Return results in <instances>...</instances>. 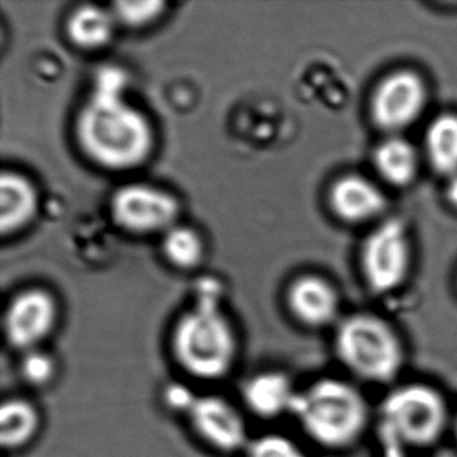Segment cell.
I'll use <instances>...</instances> for the list:
<instances>
[{
	"instance_id": "5",
	"label": "cell",
	"mask_w": 457,
	"mask_h": 457,
	"mask_svg": "<svg viewBox=\"0 0 457 457\" xmlns=\"http://www.w3.org/2000/svg\"><path fill=\"white\" fill-rule=\"evenodd\" d=\"M334 346L345 368L366 381H392L405 361L400 336L389 323L370 314H355L342 320Z\"/></svg>"
},
{
	"instance_id": "18",
	"label": "cell",
	"mask_w": 457,
	"mask_h": 457,
	"mask_svg": "<svg viewBox=\"0 0 457 457\" xmlns=\"http://www.w3.org/2000/svg\"><path fill=\"white\" fill-rule=\"evenodd\" d=\"M425 145L430 164L437 172L457 175V116H438L428 128Z\"/></svg>"
},
{
	"instance_id": "12",
	"label": "cell",
	"mask_w": 457,
	"mask_h": 457,
	"mask_svg": "<svg viewBox=\"0 0 457 457\" xmlns=\"http://www.w3.org/2000/svg\"><path fill=\"white\" fill-rule=\"evenodd\" d=\"M288 312L307 328H323L337 320L339 299L322 278L302 277L287 291Z\"/></svg>"
},
{
	"instance_id": "10",
	"label": "cell",
	"mask_w": 457,
	"mask_h": 457,
	"mask_svg": "<svg viewBox=\"0 0 457 457\" xmlns=\"http://www.w3.org/2000/svg\"><path fill=\"white\" fill-rule=\"evenodd\" d=\"M427 101L424 82L411 71H398L379 84L371 103L374 121L387 132H397L416 121Z\"/></svg>"
},
{
	"instance_id": "1",
	"label": "cell",
	"mask_w": 457,
	"mask_h": 457,
	"mask_svg": "<svg viewBox=\"0 0 457 457\" xmlns=\"http://www.w3.org/2000/svg\"><path fill=\"white\" fill-rule=\"evenodd\" d=\"M170 357L189 378L213 382L226 378L237 365L240 337L216 298H200L173 323Z\"/></svg>"
},
{
	"instance_id": "25",
	"label": "cell",
	"mask_w": 457,
	"mask_h": 457,
	"mask_svg": "<svg viewBox=\"0 0 457 457\" xmlns=\"http://www.w3.org/2000/svg\"><path fill=\"white\" fill-rule=\"evenodd\" d=\"M381 457H411V452L397 446L384 445Z\"/></svg>"
},
{
	"instance_id": "14",
	"label": "cell",
	"mask_w": 457,
	"mask_h": 457,
	"mask_svg": "<svg viewBox=\"0 0 457 457\" xmlns=\"http://www.w3.org/2000/svg\"><path fill=\"white\" fill-rule=\"evenodd\" d=\"M38 405L23 395H10L0 405V444L4 451H22L36 441L42 429Z\"/></svg>"
},
{
	"instance_id": "6",
	"label": "cell",
	"mask_w": 457,
	"mask_h": 457,
	"mask_svg": "<svg viewBox=\"0 0 457 457\" xmlns=\"http://www.w3.org/2000/svg\"><path fill=\"white\" fill-rule=\"evenodd\" d=\"M186 420L197 440L218 453L242 454L251 440L243 409L218 393H199Z\"/></svg>"
},
{
	"instance_id": "3",
	"label": "cell",
	"mask_w": 457,
	"mask_h": 457,
	"mask_svg": "<svg viewBox=\"0 0 457 457\" xmlns=\"http://www.w3.org/2000/svg\"><path fill=\"white\" fill-rule=\"evenodd\" d=\"M291 416L314 443L342 449L362 435L369 408L362 393L349 382L322 378L299 389Z\"/></svg>"
},
{
	"instance_id": "13",
	"label": "cell",
	"mask_w": 457,
	"mask_h": 457,
	"mask_svg": "<svg viewBox=\"0 0 457 457\" xmlns=\"http://www.w3.org/2000/svg\"><path fill=\"white\" fill-rule=\"evenodd\" d=\"M330 204L342 220L362 223L382 212L385 197L371 181L360 176H346L331 189Z\"/></svg>"
},
{
	"instance_id": "20",
	"label": "cell",
	"mask_w": 457,
	"mask_h": 457,
	"mask_svg": "<svg viewBox=\"0 0 457 457\" xmlns=\"http://www.w3.org/2000/svg\"><path fill=\"white\" fill-rule=\"evenodd\" d=\"M162 248L168 261L179 269H194L202 261V239L188 227H172L168 229Z\"/></svg>"
},
{
	"instance_id": "16",
	"label": "cell",
	"mask_w": 457,
	"mask_h": 457,
	"mask_svg": "<svg viewBox=\"0 0 457 457\" xmlns=\"http://www.w3.org/2000/svg\"><path fill=\"white\" fill-rule=\"evenodd\" d=\"M114 25L116 18L113 14L101 7L85 4L74 10L69 17L66 30L76 46L85 50H97L111 42Z\"/></svg>"
},
{
	"instance_id": "21",
	"label": "cell",
	"mask_w": 457,
	"mask_h": 457,
	"mask_svg": "<svg viewBox=\"0 0 457 457\" xmlns=\"http://www.w3.org/2000/svg\"><path fill=\"white\" fill-rule=\"evenodd\" d=\"M242 457H307L303 449L287 436L264 433L251 437Z\"/></svg>"
},
{
	"instance_id": "8",
	"label": "cell",
	"mask_w": 457,
	"mask_h": 457,
	"mask_svg": "<svg viewBox=\"0 0 457 457\" xmlns=\"http://www.w3.org/2000/svg\"><path fill=\"white\" fill-rule=\"evenodd\" d=\"M411 248L403 224L385 221L377 227L362 250V269L366 283L376 293L395 290L408 277Z\"/></svg>"
},
{
	"instance_id": "27",
	"label": "cell",
	"mask_w": 457,
	"mask_h": 457,
	"mask_svg": "<svg viewBox=\"0 0 457 457\" xmlns=\"http://www.w3.org/2000/svg\"><path fill=\"white\" fill-rule=\"evenodd\" d=\"M454 433H456V437H457V416H456V419H454Z\"/></svg>"
},
{
	"instance_id": "19",
	"label": "cell",
	"mask_w": 457,
	"mask_h": 457,
	"mask_svg": "<svg viewBox=\"0 0 457 457\" xmlns=\"http://www.w3.org/2000/svg\"><path fill=\"white\" fill-rule=\"evenodd\" d=\"M18 355V376L23 384L33 389H46L54 384L60 373V363L52 352L37 347Z\"/></svg>"
},
{
	"instance_id": "23",
	"label": "cell",
	"mask_w": 457,
	"mask_h": 457,
	"mask_svg": "<svg viewBox=\"0 0 457 457\" xmlns=\"http://www.w3.org/2000/svg\"><path fill=\"white\" fill-rule=\"evenodd\" d=\"M199 393L183 382L173 381L165 385L162 392V403L170 413L186 419Z\"/></svg>"
},
{
	"instance_id": "11",
	"label": "cell",
	"mask_w": 457,
	"mask_h": 457,
	"mask_svg": "<svg viewBox=\"0 0 457 457\" xmlns=\"http://www.w3.org/2000/svg\"><path fill=\"white\" fill-rule=\"evenodd\" d=\"M298 392L285 371H256L243 382V408L258 419H278L291 414Z\"/></svg>"
},
{
	"instance_id": "17",
	"label": "cell",
	"mask_w": 457,
	"mask_h": 457,
	"mask_svg": "<svg viewBox=\"0 0 457 457\" xmlns=\"http://www.w3.org/2000/svg\"><path fill=\"white\" fill-rule=\"evenodd\" d=\"M374 165L387 183L406 186L416 176L419 157L408 141L398 137L389 138L377 148Z\"/></svg>"
},
{
	"instance_id": "24",
	"label": "cell",
	"mask_w": 457,
	"mask_h": 457,
	"mask_svg": "<svg viewBox=\"0 0 457 457\" xmlns=\"http://www.w3.org/2000/svg\"><path fill=\"white\" fill-rule=\"evenodd\" d=\"M125 87V74L119 69L106 68L96 79L95 92L108 97H122Z\"/></svg>"
},
{
	"instance_id": "7",
	"label": "cell",
	"mask_w": 457,
	"mask_h": 457,
	"mask_svg": "<svg viewBox=\"0 0 457 457\" xmlns=\"http://www.w3.org/2000/svg\"><path fill=\"white\" fill-rule=\"evenodd\" d=\"M60 322V307L49 291L28 288L10 301L4 310V336L18 354L45 347Z\"/></svg>"
},
{
	"instance_id": "9",
	"label": "cell",
	"mask_w": 457,
	"mask_h": 457,
	"mask_svg": "<svg viewBox=\"0 0 457 457\" xmlns=\"http://www.w3.org/2000/svg\"><path fill=\"white\" fill-rule=\"evenodd\" d=\"M111 210L121 228L133 234H152L172 228L179 205L167 192L144 184H130L114 194Z\"/></svg>"
},
{
	"instance_id": "26",
	"label": "cell",
	"mask_w": 457,
	"mask_h": 457,
	"mask_svg": "<svg viewBox=\"0 0 457 457\" xmlns=\"http://www.w3.org/2000/svg\"><path fill=\"white\" fill-rule=\"evenodd\" d=\"M446 196L451 204L457 208V175L451 176V181L446 187Z\"/></svg>"
},
{
	"instance_id": "2",
	"label": "cell",
	"mask_w": 457,
	"mask_h": 457,
	"mask_svg": "<svg viewBox=\"0 0 457 457\" xmlns=\"http://www.w3.org/2000/svg\"><path fill=\"white\" fill-rule=\"evenodd\" d=\"M77 138L85 154L108 170L137 167L148 159L154 132L148 119L122 97L93 93L77 119Z\"/></svg>"
},
{
	"instance_id": "15",
	"label": "cell",
	"mask_w": 457,
	"mask_h": 457,
	"mask_svg": "<svg viewBox=\"0 0 457 457\" xmlns=\"http://www.w3.org/2000/svg\"><path fill=\"white\" fill-rule=\"evenodd\" d=\"M37 210V194L30 181L15 172L0 179V229L2 234L17 231L30 221Z\"/></svg>"
},
{
	"instance_id": "22",
	"label": "cell",
	"mask_w": 457,
	"mask_h": 457,
	"mask_svg": "<svg viewBox=\"0 0 457 457\" xmlns=\"http://www.w3.org/2000/svg\"><path fill=\"white\" fill-rule=\"evenodd\" d=\"M162 2H117L114 4L113 15L116 21L129 28H143L159 18L164 10Z\"/></svg>"
},
{
	"instance_id": "4",
	"label": "cell",
	"mask_w": 457,
	"mask_h": 457,
	"mask_svg": "<svg viewBox=\"0 0 457 457\" xmlns=\"http://www.w3.org/2000/svg\"><path fill=\"white\" fill-rule=\"evenodd\" d=\"M448 424L445 400L429 385H401L379 406L382 446H397L408 452L427 448L440 440Z\"/></svg>"
}]
</instances>
